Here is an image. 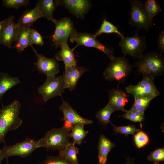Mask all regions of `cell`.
Here are the masks:
<instances>
[{"mask_svg": "<svg viewBox=\"0 0 164 164\" xmlns=\"http://www.w3.org/2000/svg\"><path fill=\"white\" fill-rule=\"evenodd\" d=\"M21 104L15 99L0 109V144L5 143V138L10 131L20 127L22 121L19 117Z\"/></svg>", "mask_w": 164, "mask_h": 164, "instance_id": "1", "label": "cell"}, {"mask_svg": "<svg viewBox=\"0 0 164 164\" xmlns=\"http://www.w3.org/2000/svg\"><path fill=\"white\" fill-rule=\"evenodd\" d=\"M162 54L152 51L143 55L135 64L138 73L143 77L149 76L154 79L162 75L164 72V58Z\"/></svg>", "mask_w": 164, "mask_h": 164, "instance_id": "2", "label": "cell"}, {"mask_svg": "<svg viewBox=\"0 0 164 164\" xmlns=\"http://www.w3.org/2000/svg\"><path fill=\"white\" fill-rule=\"evenodd\" d=\"M70 131L63 126L54 128L47 131L44 136L38 140L39 148L47 150H57L59 155L62 156L67 145L70 143Z\"/></svg>", "mask_w": 164, "mask_h": 164, "instance_id": "3", "label": "cell"}, {"mask_svg": "<svg viewBox=\"0 0 164 164\" xmlns=\"http://www.w3.org/2000/svg\"><path fill=\"white\" fill-rule=\"evenodd\" d=\"M135 65H132L125 56L114 57L105 70L104 79L108 81H116L124 83Z\"/></svg>", "mask_w": 164, "mask_h": 164, "instance_id": "4", "label": "cell"}, {"mask_svg": "<svg viewBox=\"0 0 164 164\" xmlns=\"http://www.w3.org/2000/svg\"><path fill=\"white\" fill-rule=\"evenodd\" d=\"M135 31L133 36L121 38L119 43L123 56L129 55L133 58L139 59L143 55L146 46V37L140 36Z\"/></svg>", "mask_w": 164, "mask_h": 164, "instance_id": "5", "label": "cell"}, {"mask_svg": "<svg viewBox=\"0 0 164 164\" xmlns=\"http://www.w3.org/2000/svg\"><path fill=\"white\" fill-rule=\"evenodd\" d=\"M128 1L131 6L129 24L138 30L143 29L148 31L152 27L153 21L149 20L144 3L138 0H129Z\"/></svg>", "mask_w": 164, "mask_h": 164, "instance_id": "6", "label": "cell"}, {"mask_svg": "<svg viewBox=\"0 0 164 164\" xmlns=\"http://www.w3.org/2000/svg\"><path fill=\"white\" fill-rule=\"evenodd\" d=\"M52 21L56 25L52 41L53 45L56 47L60 48L63 44H67L69 38L78 33L70 18L65 17L59 20L54 18Z\"/></svg>", "mask_w": 164, "mask_h": 164, "instance_id": "7", "label": "cell"}, {"mask_svg": "<svg viewBox=\"0 0 164 164\" xmlns=\"http://www.w3.org/2000/svg\"><path fill=\"white\" fill-rule=\"evenodd\" d=\"M46 77L44 83L37 90L45 102L54 97L61 96L65 89L63 74L58 76Z\"/></svg>", "mask_w": 164, "mask_h": 164, "instance_id": "8", "label": "cell"}, {"mask_svg": "<svg viewBox=\"0 0 164 164\" xmlns=\"http://www.w3.org/2000/svg\"><path fill=\"white\" fill-rule=\"evenodd\" d=\"M39 148L38 140L27 137L15 145H5L1 150L4 159H7L12 156L26 157Z\"/></svg>", "mask_w": 164, "mask_h": 164, "instance_id": "9", "label": "cell"}, {"mask_svg": "<svg viewBox=\"0 0 164 164\" xmlns=\"http://www.w3.org/2000/svg\"><path fill=\"white\" fill-rule=\"evenodd\" d=\"M95 35L87 33H77L75 36L71 37L70 41L72 43H77L76 47L78 46L96 48L103 52L111 60L115 57L114 56V50L107 47L102 44L97 38Z\"/></svg>", "mask_w": 164, "mask_h": 164, "instance_id": "10", "label": "cell"}, {"mask_svg": "<svg viewBox=\"0 0 164 164\" xmlns=\"http://www.w3.org/2000/svg\"><path fill=\"white\" fill-rule=\"evenodd\" d=\"M154 80L149 76H143L142 80L136 85L130 84L127 87L126 92L134 97L147 95L158 96L161 93L155 85Z\"/></svg>", "mask_w": 164, "mask_h": 164, "instance_id": "11", "label": "cell"}, {"mask_svg": "<svg viewBox=\"0 0 164 164\" xmlns=\"http://www.w3.org/2000/svg\"><path fill=\"white\" fill-rule=\"evenodd\" d=\"M59 109L62 111L64 116L63 127L71 131L73 127L77 124L91 125L93 121L84 118L80 115L70 106L69 103L63 100Z\"/></svg>", "mask_w": 164, "mask_h": 164, "instance_id": "12", "label": "cell"}, {"mask_svg": "<svg viewBox=\"0 0 164 164\" xmlns=\"http://www.w3.org/2000/svg\"><path fill=\"white\" fill-rule=\"evenodd\" d=\"M57 6H64L77 18L83 19L91 8L92 4L88 0H56Z\"/></svg>", "mask_w": 164, "mask_h": 164, "instance_id": "13", "label": "cell"}, {"mask_svg": "<svg viewBox=\"0 0 164 164\" xmlns=\"http://www.w3.org/2000/svg\"><path fill=\"white\" fill-rule=\"evenodd\" d=\"M37 59L34 64L38 72L47 76H55L59 72V65L56 59L48 58L39 54L32 48Z\"/></svg>", "mask_w": 164, "mask_h": 164, "instance_id": "14", "label": "cell"}, {"mask_svg": "<svg viewBox=\"0 0 164 164\" xmlns=\"http://www.w3.org/2000/svg\"><path fill=\"white\" fill-rule=\"evenodd\" d=\"M88 70L86 68L76 65L71 67H65L63 74L64 87L70 91L75 89L77 83L82 76Z\"/></svg>", "mask_w": 164, "mask_h": 164, "instance_id": "15", "label": "cell"}, {"mask_svg": "<svg viewBox=\"0 0 164 164\" xmlns=\"http://www.w3.org/2000/svg\"><path fill=\"white\" fill-rule=\"evenodd\" d=\"M14 17L10 15L6 18V24L0 33V44L10 48L14 43L18 27L14 21Z\"/></svg>", "mask_w": 164, "mask_h": 164, "instance_id": "16", "label": "cell"}, {"mask_svg": "<svg viewBox=\"0 0 164 164\" xmlns=\"http://www.w3.org/2000/svg\"><path fill=\"white\" fill-rule=\"evenodd\" d=\"M109 99L108 104L114 112L120 110L126 112L127 110L125 108L126 103L128 102V95L121 90L113 88L108 91Z\"/></svg>", "mask_w": 164, "mask_h": 164, "instance_id": "17", "label": "cell"}, {"mask_svg": "<svg viewBox=\"0 0 164 164\" xmlns=\"http://www.w3.org/2000/svg\"><path fill=\"white\" fill-rule=\"evenodd\" d=\"M43 17L42 14L36 5L33 9L25 11L16 23L18 27H31L32 25L38 19Z\"/></svg>", "mask_w": 164, "mask_h": 164, "instance_id": "18", "label": "cell"}, {"mask_svg": "<svg viewBox=\"0 0 164 164\" xmlns=\"http://www.w3.org/2000/svg\"><path fill=\"white\" fill-rule=\"evenodd\" d=\"M61 49L56 54L55 57L56 60L63 61L65 67H71L77 65V60L76 59L73 49H70L67 44H63Z\"/></svg>", "mask_w": 164, "mask_h": 164, "instance_id": "19", "label": "cell"}, {"mask_svg": "<svg viewBox=\"0 0 164 164\" xmlns=\"http://www.w3.org/2000/svg\"><path fill=\"white\" fill-rule=\"evenodd\" d=\"M18 28L14 48L18 52L21 53L28 46H32V44L29 37L31 28V27Z\"/></svg>", "mask_w": 164, "mask_h": 164, "instance_id": "20", "label": "cell"}, {"mask_svg": "<svg viewBox=\"0 0 164 164\" xmlns=\"http://www.w3.org/2000/svg\"><path fill=\"white\" fill-rule=\"evenodd\" d=\"M115 144L104 135L100 137L98 146L99 164H107L108 155Z\"/></svg>", "mask_w": 164, "mask_h": 164, "instance_id": "21", "label": "cell"}, {"mask_svg": "<svg viewBox=\"0 0 164 164\" xmlns=\"http://www.w3.org/2000/svg\"><path fill=\"white\" fill-rule=\"evenodd\" d=\"M20 80L16 77H12L9 73H0V100L6 93L12 88L20 83Z\"/></svg>", "mask_w": 164, "mask_h": 164, "instance_id": "22", "label": "cell"}, {"mask_svg": "<svg viewBox=\"0 0 164 164\" xmlns=\"http://www.w3.org/2000/svg\"><path fill=\"white\" fill-rule=\"evenodd\" d=\"M36 5L40 11L43 17L52 21L54 19L53 12L57 6L56 0H39Z\"/></svg>", "mask_w": 164, "mask_h": 164, "instance_id": "23", "label": "cell"}, {"mask_svg": "<svg viewBox=\"0 0 164 164\" xmlns=\"http://www.w3.org/2000/svg\"><path fill=\"white\" fill-rule=\"evenodd\" d=\"M84 125L82 124H77L74 126L70 133V138H73L74 144L80 145L82 141L88 134L89 132L84 129Z\"/></svg>", "mask_w": 164, "mask_h": 164, "instance_id": "24", "label": "cell"}, {"mask_svg": "<svg viewBox=\"0 0 164 164\" xmlns=\"http://www.w3.org/2000/svg\"><path fill=\"white\" fill-rule=\"evenodd\" d=\"M155 97L154 95H147L134 97V102L131 108L138 111L144 112Z\"/></svg>", "mask_w": 164, "mask_h": 164, "instance_id": "25", "label": "cell"}, {"mask_svg": "<svg viewBox=\"0 0 164 164\" xmlns=\"http://www.w3.org/2000/svg\"><path fill=\"white\" fill-rule=\"evenodd\" d=\"M144 4L148 18L151 21H153L154 17L162 11L159 4L156 0H147Z\"/></svg>", "mask_w": 164, "mask_h": 164, "instance_id": "26", "label": "cell"}, {"mask_svg": "<svg viewBox=\"0 0 164 164\" xmlns=\"http://www.w3.org/2000/svg\"><path fill=\"white\" fill-rule=\"evenodd\" d=\"M73 143H69L61 156L64 157L72 164H79L77 157L79 149Z\"/></svg>", "mask_w": 164, "mask_h": 164, "instance_id": "27", "label": "cell"}, {"mask_svg": "<svg viewBox=\"0 0 164 164\" xmlns=\"http://www.w3.org/2000/svg\"><path fill=\"white\" fill-rule=\"evenodd\" d=\"M102 33H115L121 38L124 37L116 26L106 19H104L99 29L96 32L95 35L97 36Z\"/></svg>", "mask_w": 164, "mask_h": 164, "instance_id": "28", "label": "cell"}, {"mask_svg": "<svg viewBox=\"0 0 164 164\" xmlns=\"http://www.w3.org/2000/svg\"><path fill=\"white\" fill-rule=\"evenodd\" d=\"M114 112L111 107L107 104L100 109L96 114V117L101 124L105 125L110 123V119L111 114Z\"/></svg>", "mask_w": 164, "mask_h": 164, "instance_id": "29", "label": "cell"}, {"mask_svg": "<svg viewBox=\"0 0 164 164\" xmlns=\"http://www.w3.org/2000/svg\"><path fill=\"white\" fill-rule=\"evenodd\" d=\"M120 116L134 122H139L141 124L145 118L144 112L138 111L132 108L127 111L123 115Z\"/></svg>", "mask_w": 164, "mask_h": 164, "instance_id": "30", "label": "cell"}, {"mask_svg": "<svg viewBox=\"0 0 164 164\" xmlns=\"http://www.w3.org/2000/svg\"><path fill=\"white\" fill-rule=\"evenodd\" d=\"M134 140L135 143L138 148L147 145L149 142V138L147 134L140 130L134 135Z\"/></svg>", "mask_w": 164, "mask_h": 164, "instance_id": "31", "label": "cell"}, {"mask_svg": "<svg viewBox=\"0 0 164 164\" xmlns=\"http://www.w3.org/2000/svg\"><path fill=\"white\" fill-rule=\"evenodd\" d=\"M114 126V131L115 133H119L127 136L128 135H134L140 130L136 128L135 125L120 127Z\"/></svg>", "mask_w": 164, "mask_h": 164, "instance_id": "32", "label": "cell"}, {"mask_svg": "<svg viewBox=\"0 0 164 164\" xmlns=\"http://www.w3.org/2000/svg\"><path fill=\"white\" fill-rule=\"evenodd\" d=\"M148 160L152 162L154 164H159L164 160V149H157L152 152L147 157Z\"/></svg>", "mask_w": 164, "mask_h": 164, "instance_id": "33", "label": "cell"}, {"mask_svg": "<svg viewBox=\"0 0 164 164\" xmlns=\"http://www.w3.org/2000/svg\"><path fill=\"white\" fill-rule=\"evenodd\" d=\"M2 1L3 6L16 9L27 5L30 2L29 0H3Z\"/></svg>", "mask_w": 164, "mask_h": 164, "instance_id": "34", "label": "cell"}, {"mask_svg": "<svg viewBox=\"0 0 164 164\" xmlns=\"http://www.w3.org/2000/svg\"><path fill=\"white\" fill-rule=\"evenodd\" d=\"M41 164H72L64 157L50 156L47 157Z\"/></svg>", "mask_w": 164, "mask_h": 164, "instance_id": "35", "label": "cell"}, {"mask_svg": "<svg viewBox=\"0 0 164 164\" xmlns=\"http://www.w3.org/2000/svg\"><path fill=\"white\" fill-rule=\"evenodd\" d=\"M29 37L32 44H35L42 46L44 42L41 34L34 29H31Z\"/></svg>", "mask_w": 164, "mask_h": 164, "instance_id": "36", "label": "cell"}, {"mask_svg": "<svg viewBox=\"0 0 164 164\" xmlns=\"http://www.w3.org/2000/svg\"><path fill=\"white\" fill-rule=\"evenodd\" d=\"M157 48L162 54L164 53V31L162 30L160 33L157 41Z\"/></svg>", "mask_w": 164, "mask_h": 164, "instance_id": "37", "label": "cell"}, {"mask_svg": "<svg viewBox=\"0 0 164 164\" xmlns=\"http://www.w3.org/2000/svg\"><path fill=\"white\" fill-rule=\"evenodd\" d=\"M6 18L4 20L0 21V33L3 29L6 22Z\"/></svg>", "mask_w": 164, "mask_h": 164, "instance_id": "38", "label": "cell"}, {"mask_svg": "<svg viewBox=\"0 0 164 164\" xmlns=\"http://www.w3.org/2000/svg\"><path fill=\"white\" fill-rule=\"evenodd\" d=\"M126 164H134L133 161L130 158L127 159V162Z\"/></svg>", "mask_w": 164, "mask_h": 164, "instance_id": "39", "label": "cell"}, {"mask_svg": "<svg viewBox=\"0 0 164 164\" xmlns=\"http://www.w3.org/2000/svg\"><path fill=\"white\" fill-rule=\"evenodd\" d=\"M4 159L1 150L0 149V164H2V161Z\"/></svg>", "mask_w": 164, "mask_h": 164, "instance_id": "40", "label": "cell"}, {"mask_svg": "<svg viewBox=\"0 0 164 164\" xmlns=\"http://www.w3.org/2000/svg\"></svg>", "mask_w": 164, "mask_h": 164, "instance_id": "41", "label": "cell"}]
</instances>
